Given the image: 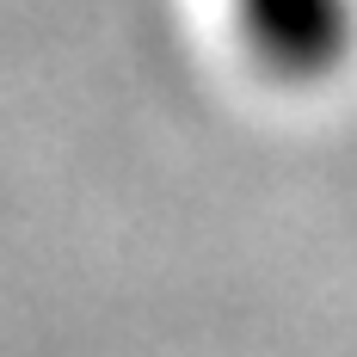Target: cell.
Returning <instances> with one entry per match:
<instances>
[{
    "label": "cell",
    "instance_id": "6da1fadb",
    "mask_svg": "<svg viewBox=\"0 0 357 357\" xmlns=\"http://www.w3.org/2000/svg\"><path fill=\"white\" fill-rule=\"evenodd\" d=\"M234 19H241L247 50L278 80H314L351 43L345 0H234Z\"/></svg>",
    "mask_w": 357,
    "mask_h": 357
}]
</instances>
